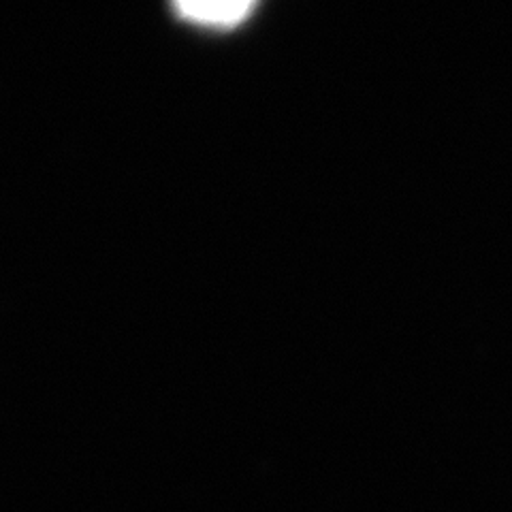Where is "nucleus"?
Listing matches in <instances>:
<instances>
[{"mask_svg":"<svg viewBox=\"0 0 512 512\" xmlns=\"http://www.w3.org/2000/svg\"><path fill=\"white\" fill-rule=\"evenodd\" d=\"M256 9L254 3H178L173 5V11L180 18L210 28H233L239 22H244L248 15Z\"/></svg>","mask_w":512,"mask_h":512,"instance_id":"1","label":"nucleus"}]
</instances>
